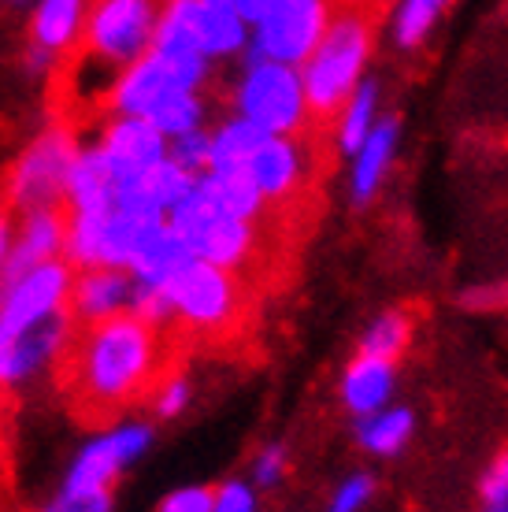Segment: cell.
Instances as JSON below:
<instances>
[{
  "mask_svg": "<svg viewBox=\"0 0 508 512\" xmlns=\"http://www.w3.org/2000/svg\"><path fill=\"white\" fill-rule=\"evenodd\" d=\"M164 290L175 308V323L167 331L175 349L190 342H219L242 323V282H238V271L223 264L193 256L190 264L178 268V275Z\"/></svg>",
  "mask_w": 508,
  "mask_h": 512,
  "instance_id": "2",
  "label": "cell"
},
{
  "mask_svg": "<svg viewBox=\"0 0 508 512\" xmlns=\"http://www.w3.org/2000/svg\"><path fill=\"white\" fill-rule=\"evenodd\" d=\"M412 342V320H408L405 312H379L375 320L364 327L360 334V346L356 353H371V357H386V360H401V353L408 349Z\"/></svg>",
  "mask_w": 508,
  "mask_h": 512,
  "instance_id": "25",
  "label": "cell"
},
{
  "mask_svg": "<svg viewBox=\"0 0 508 512\" xmlns=\"http://www.w3.org/2000/svg\"><path fill=\"white\" fill-rule=\"evenodd\" d=\"M397 149H401V123L394 116H382L379 127L371 130L364 145L349 156V164H353L349 167V193H353L356 205H368L382 190V182L397 160Z\"/></svg>",
  "mask_w": 508,
  "mask_h": 512,
  "instance_id": "15",
  "label": "cell"
},
{
  "mask_svg": "<svg viewBox=\"0 0 508 512\" xmlns=\"http://www.w3.org/2000/svg\"><path fill=\"white\" fill-rule=\"evenodd\" d=\"M331 19V0H282L279 8H271L260 23H253L249 52L260 60L301 67L323 41Z\"/></svg>",
  "mask_w": 508,
  "mask_h": 512,
  "instance_id": "8",
  "label": "cell"
},
{
  "mask_svg": "<svg viewBox=\"0 0 508 512\" xmlns=\"http://www.w3.org/2000/svg\"><path fill=\"white\" fill-rule=\"evenodd\" d=\"M286 449L282 446H267L260 457H256V464H253V483L260 490H275L286 479Z\"/></svg>",
  "mask_w": 508,
  "mask_h": 512,
  "instance_id": "31",
  "label": "cell"
},
{
  "mask_svg": "<svg viewBox=\"0 0 508 512\" xmlns=\"http://www.w3.org/2000/svg\"><path fill=\"white\" fill-rule=\"evenodd\" d=\"M190 260H193L190 242H186L171 223H160V227L149 234V242L141 245V253L134 256L130 275L138 282H149V286H167V282L178 275V268L190 264Z\"/></svg>",
  "mask_w": 508,
  "mask_h": 512,
  "instance_id": "19",
  "label": "cell"
},
{
  "mask_svg": "<svg viewBox=\"0 0 508 512\" xmlns=\"http://www.w3.org/2000/svg\"><path fill=\"white\" fill-rule=\"evenodd\" d=\"M371 60V26L360 12L334 15L327 34L312 56L301 64L308 108L316 119H334L342 104L356 93V86L368 75Z\"/></svg>",
  "mask_w": 508,
  "mask_h": 512,
  "instance_id": "3",
  "label": "cell"
},
{
  "mask_svg": "<svg viewBox=\"0 0 508 512\" xmlns=\"http://www.w3.org/2000/svg\"><path fill=\"white\" fill-rule=\"evenodd\" d=\"M230 4H234V8L242 12L245 23L253 26V23H260V19H264V15L271 12V8H279L282 0H230Z\"/></svg>",
  "mask_w": 508,
  "mask_h": 512,
  "instance_id": "35",
  "label": "cell"
},
{
  "mask_svg": "<svg viewBox=\"0 0 508 512\" xmlns=\"http://www.w3.org/2000/svg\"><path fill=\"white\" fill-rule=\"evenodd\" d=\"M371 498H375V475L353 472L349 479H342L338 490L331 494V509L334 512H360V509H368Z\"/></svg>",
  "mask_w": 508,
  "mask_h": 512,
  "instance_id": "29",
  "label": "cell"
},
{
  "mask_svg": "<svg viewBox=\"0 0 508 512\" xmlns=\"http://www.w3.org/2000/svg\"><path fill=\"white\" fill-rule=\"evenodd\" d=\"M471 308H508V282H501V286H479V290H471L468 297H464Z\"/></svg>",
  "mask_w": 508,
  "mask_h": 512,
  "instance_id": "34",
  "label": "cell"
},
{
  "mask_svg": "<svg viewBox=\"0 0 508 512\" xmlns=\"http://www.w3.org/2000/svg\"><path fill=\"white\" fill-rule=\"evenodd\" d=\"M379 86L375 82H360L356 86V93L349 97V101L342 104V112L334 116V141H338V149H342L345 156H353L360 145H364V138H368L371 130L379 127Z\"/></svg>",
  "mask_w": 508,
  "mask_h": 512,
  "instance_id": "22",
  "label": "cell"
},
{
  "mask_svg": "<svg viewBox=\"0 0 508 512\" xmlns=\"http://www.w3.org/2000/svg\"><path fill=\"white\" fill-rule=\"evenodd\" d=\"M245 167H249V175L260 186L267 205H286L301 190L308 164L297 134H267Z\"/></svg>",
  "mask_w": 508,
  "mask_h": 512,
  "instance_id": "13",
  "label": "cell"
},
{
  "mask_svg": "<svg viewBox=\"0 0 508 512\" xmlns=\"http://www.w3.org/2000/svg\"><path fill=\"white\" fill-rule=\"evenodd\" d=\"M104 160L112 167L115 182L134 179L167 156V134L145 116H119L108 123L101 145Z\"/></svg>",
  "mask_w": 508,
  "mask_h": 512,
  "instance_id": "12",
  "label": "cell"
},
{
  "mask_svg": "<svg viewBox=\"0 0 508 512\" xmlns=\"http://www.w3.org/2000/svg\"><path fill=\"white\" fill-rule=\"evenodd\" d=\"M412 435H416V416H412V409L394 405V401L386 409L368 412L356 420V446L371 457H382V461L397 457L412 442Z\"/></svg>",
  "mask_w": 508,
  "mask_h": 512,
  "instance_id": "20",
  "label": "cell"
},
{
  "mask_svg": "<svg viewBox=\"0 0 508 512\" xmlns=\"http://www.w3.org/2000/svg\"><path fill=\"white\" fill-rule=\"evenodd\" d=\"M201 116H204V104H201V97H197V90H178L156 104L145 119H153L167 138H178V134H186V130L201 127Z\"/></svg>",
  "mask_w": 508,
  "mask_h": 512,
  "instance_id": "26",
  "label": "cell"
},
{
  "mask_svg": "<svg viewBox=\"0 0 508 512\" xmlns=\"http://www.w3.org/2000/svg\"><path fill=\"white\" fill-rule=\"evenodd\" d=\"M78 138L75 127L45 130L12 167L4 205L12 212H38V208H64L67 205V179L78 164Z\"/></svg>",
  "mask_w": 508,
  "mask_h": 512,
  "instance_id": "4",
  "label": "cell"
},
{
  "mask_svg": "<svg viewBox=\"0 0 508 512\" xmlns=\"http://www.w3.org/2000/svg\"><path fill=\"white\" fill-rule=\"evenodd\" d=\"M171 160H178L193 175L208 171V164H212V134H204L201 127L178 134L175 145H171Z\"/></svg>",
  "mask_w": 508,
  "mask_h": 512,
  "instance_id": "27",
  "label": "cell"
},
{
  "mask_svg": "<svg viewBox=\"0 0 508 512\" xmlns=\"http://www.w3.org/2000/svg\"><path fill=\"white\" fill-rule=\"evenodd\" d=\"M397 390V360L371 357V353H356L342 375V405L353 412L356 420L379 412L394 401Z\"/></svg>",
  "mask_w": 508,
  "mask_h": 512,
  "instance_id": "16",
  "label": "cell"
},
{
  "mask_svg": "<svg viewBox=\"0 0 508 512\" xmlns=\"http://www.w3.org/2000/svg\"><path fill=\"white\" fill-rule=\"evenodd\" d=\"M449 4L453 0H397L394 19H390V38L397 49H420Z\"/></svg>",
  "mask_w": 508,
  "mask_h": 512,
  "instance_id": "23",
  "label": "cell"
},
{
  "mask_svg": "<svg viewBox=\"0 0 508 512\" xmlns=\"http://www.w3.org/2000/svg\"><path fill=\"white\" fill-rule=\"evenodd\" d=\"M216 509L219 512H253L256 509V490L249 483H227L216 490Z\"/></svg>",
  "mask_w": 508,
  "mask_h": 512,
  "instance_id": "33",
  "label": "cell"
},
{
  "mask_svg": "<svg viewBox=\"0 0 508 512\" xmlns=\"http://www.w3.org/2000/svg\"><path fill=\"white\" fill-rule=\"evenodd\" d=\"M186 242H190L193 256L201 260H212V264H223L230 271H242L249 260L260 249V234H256L253 219H238L227 216V212H216V208L204 201V193L193 190L171 208V219H167Z\"/></svg>",
  "mask_w": 508,
  "mask_h": 512,
  "instance_id": "6",
  "label": "cell"
},
{
  "mask_svg": "<svg viewBox=\"0 0 508 512\" xmlns=\"http://www.w3.org/2000/svg\"><path fill=\"white\" fill-rule=\"evenodd\" d=\"M479 505L486 512H508V449L497 453L479 479Z\"/></svg>",
  "mask_w": 508,
  "mask_h": 512,
  "instance_id": "28",
  "label": "cell"
},
{
  "mask_svg": "<svg viewBox=\"0 0 508 512\" xmlns=\"http://www.w3.org/2000/svg\"><path fill=\"white\" fill-rule=\"evenodd\" d=\"M149 401H153V409L160 412V416H167V420H171V416H178V412L186 409V401H190V383L182 379V372H178V368H171V372L156 383V390H153V397H149Z\"/></svg>",
  "mask_w": 508,
  "mask_h": 512,
  "instance_id": "30",
  "label": "cell"
},
{
  "mask_svg": "<svg viewBox=\"0 0 508 512\" xmlns=\"http://www.w3.org/2000/svg\"><path fill=\"white\" fill-rule=\"evenodd\" d=\"M160 509L164 512H212L216 509V490H204V487L175 490L171 498H164Z\"/></svg>",
  "mask_w": 508,
  "mask_h": 512,
  "instance_id": "32",
  "label": "cell"
},
{
  "mask_svg": "<svg viewBox=\"0 0 508 512\" xmlns=\"http://www.w3.org/2000/svg\"><path fill=\"white\" fill-rule=\"evenodd\" d=\"M249 23L227 0H171L160 15L153 45H193L204 56H230L245 49Z\"/></svg>",
  "mask_w": 508,
  "mask_h": 512,
  "instance_id": "7",
  "label": "cell"
},
{
  "mask_svg": "<svg viewBox=\"0 0 508 512\" xmlns=\"http://www.w3.org/2000/svg\"><path fill=\"white\" fill-rule=\"evenodd\" d=\"M264 138H267V130L256 127L253 119H245V116L227 119V123L212 134V164H208V167L249 164Z\"/></svg>",
  "mask_w": 508,
  "mask_h": 512,
  "instance_id": "24",
  "label": "cell"
},
{
  "mask_svg": "<svg viewBox=\"0 0 508 512\" xmlns=\"http://www.w3.org/2000/svg\"><path fill=\"white\" fill-rule=\"evenodd\" d=\"M134 301V279L123 275V268H86V275L71 286V320L93 323L104 316H115Z\"/></svg>",
  "mask_w": 508,
  "mask_h": 512,
  "instance_id": "17",
  "label": "cell"
},
{
  "mask_svg": "<svg viewBox=\"0 0 508 512\" xmlns=\"http://www.w3.org/2000/svg\"><path fill=\"white\" fill-rule=\"evenodd\" d=\"M71 308L56 312L49 320H41L38 327H30L26 334H19L15 342L0 346V394H8L12 386L34 379L41 368L56 364L60 349H64L67 334H71Z\"/></svg>",
  "mask_w": 508,
  "mask_h": 512,
  "instance_id": "11",
  "label": "cell"
},
{
  "mask_svg": "<svg viewBox=\"0 0 508 512\" xmlns=\"http://www.w3.org/2000/svg\"><path fill=\"white\" fill-rule=\"evenodd\" d=\"M67 245V212L64 208H38L26 212L19 238H15L8 264L0 271V290H8L12 282H19L30 268H38L56 253H64Z\"/></svg>",
  "mask_w": 508,
  "mask_h": 512,
  "instance_id": "14",
  "label": "cell"
},
{
  "mask_svg": "<svg viewBox=\"0 0 508 512\" xmlns=\"http://www.w3.org/2000/svg\"><path fill=\"white\" fill-rule=\"evenodd\" d=\"M234 108L238 116L253 119L267 134H301L312 116L301 67L253 56L238 82Z\"/></svg>",
  "mask_w": 508,
  "mask_h": 512,
  "instance_id": "5",
  "label": "cell"
},
{
  "mask_svg": "<svg viewBox=\"0 0 508 512\" xmlns=\"http://www.w3.org/2000/svg\"><path fill=\"white\" fill-rule=\"evenodd\" d=\"M71 286H75L71 268L52 256V260L26 271L8 290H0V346H8L30 327H38L41 320L64 312L71 301Z\"/></svg>",
  "mask_w": 508,
  "mask_h": 512,
  "instance_id": "10",
  "label": "cell"
},
{
  "mask_svg": "<svg viewBox=\"0 0 508 512\" xmlns=\"http://www.w3.org/2000/svg\"><path fill=\"white\" fill-rule=\"evenodd\" d=\"M171 368L175 342L130 308L93 323H71L52 364L67 409L86 427H104L123 409L149 401Z\"/></svg>",
  "mask_w": 508,
  "mask_h": 512,
  "instance_id": "1",
  "label": "cell"
},
{
  "mask_svg": "<svg viewBox=\"0 0 508 512\" xmlns=\"http://www.w3.org/2000/svg\"><path fill=\"white\" fill-rule=\"evenodd\" d=\"M197 190L204 193V201L216 208V212H227V216L238 219H260L267 212V201L260 186L253 182L249 167L234 164V167H208L197 175Z\"/></svg>",
  "mask_w": 508,
  "mask_h": 512,
  "instance_id": "18",
  "label": "cell"
},
{
  "mask_svg": "<svg viewBox=\"0 0 508 512\" xmlns=\"http://www.w3.org/2000/svg\"><path fill=\"white\" fill-rule=\"evenodd\" d=\"M149 446V431L145 427H127L115 435L93 442V446L78 457L75 472L67 479L64 498L56 501V509H108L112 505V483L119 472L127 468L134 457H141Z\"/></svg>",
  "mask_w": 508,
  "mask_h": 512,
  "instance_id": "9",
  "label": "cell"
},
{
  "mask_svg": "<svg viewBox=\"0 0 508 512\" xmlns=\"http://www.w3.org/2000/svg\"><path fill=\"white\" fill-rule=\"evenodd\" d=\"M12 208L0 201V271L8 264V253H12Z\"/></svg>",
  "mask_w": 508,
  "mask_h": 512,
  "instance_id": "36",
  "label": "cell"
},
{
  "mask_svg": "<svg viewBox=\"0 0 508 512\" xmlns=\"http://www.w3.org/2000/svg\"><path fill=\"white\" fill-rule=\"evenodd\" d=\"M86 26V0H41L30 38L38 52H64L67 45H75L82 38Z\"/></svg>",
  "mask_w": 508,
  "mask_h": 512,
  "instance_id": "21",
  "label": "cell"
}]
</instances>
